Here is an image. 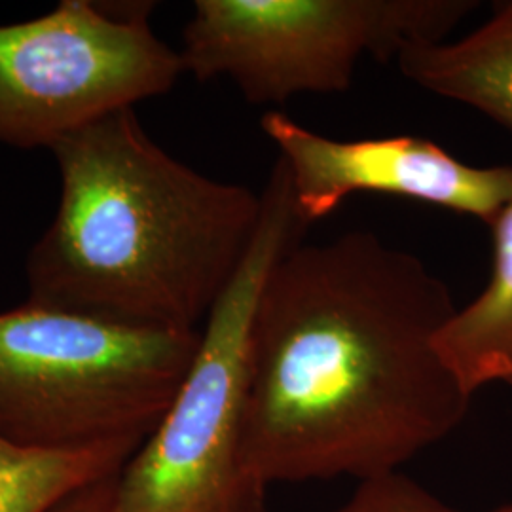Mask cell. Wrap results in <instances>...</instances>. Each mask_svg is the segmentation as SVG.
I'll use <instances>...</instances> for the list:
<instances>
[{
	"mask_svg": "<svg viewBox=\"0 0 512 512\" xmlns=\"http://www.w3.org/2000/svg\"><path fill=\"white\" fill-rule=\"evenodd\" d=\"M456 313L420 256L353 230L298 241L256 300L243 454L264 484L399 473L446 439L471 395L437 334Z\"/></svg>",
	"mask_w": 512,
	"mask_h": 512,
	"instance_id": "1",
	"label": "cell"
},
{
	"mask_svg": "<svg viewBox=\"0 0 512 512\" xmlns=\"http://www.w3.org/2000/svg\"><path fill=\"white\" fill-rule=\"evenodd\" d=\"M52 156L59 202L27 255L25 302L202 330L249 255L262 192L177 160L135 109L76 131Z\"/></svg>",
	"mask_w": 512,
	"mask_h": 512,
	"instance_id": "2",
	"label": "cell"
},
{
	"mask_svg": "<svg viewBox=\"0 0 512 512\" xmlns=\"http://www.w3.org/2000/svg\"><path fill=\"white\" fill-rule=\"evenodd\" d=\"M200 334L31 302L0 311V439L38 450H139L183 384Z\"/></svg>",
	"mask_w": 512,
	"mask_h": 512,
	"instance_id": "3",
	"label": "cell"
},
{
	"mask_svg": "<svg viewBox=\"0 0 512 512\" xmlns=\"http://www.w3.org/2000/svg\"><path fill=\"white\" fill-rule=\"evenodd\" d=\"M308 226L275 160L249 255L209 313L173 403L118 476L110 512H266L268 486L243 454L251 325L275 260Z\"/></svg>",
	"mask_w": 512,
	"mask_h": 512,
	"instance_id": "4",
	"label": "cell"
},
{
	"mask_svg": "<svg viewBox=\"0 0 512 512\" xmlns=\"http://www.w3.org/2000/svg\"><path fill=\"white\" fill-rule=\"evenodd\" d=\"M473 0H198L179 50L184 74L226 78L251 105L340 93L359 63L448 40Z\"/></svg>",
	"mask_w": 512,
	"mask_h": 512,
	"instance_id": "5",
	"label": "cell"
},
{
	"mask_svg": "<svg viewBox=\"0 0 512 512\" xmlns=\"http://www.w3.org/2000/svg\"><path fill=\"white\" fill-rule=\"evenodd\" d=\"M154 4L61 0L0 25V145L52 152L76 131L169 92L179 50L150 25Z\"/></svg>",
	"mask_w": 512,
	"mask_h": 512,
	"instance_id": "6",
	"label": "cell"
},
{
	"mask_svg": "<svg viewBox=\"0 0 512 512\" xmlns=\"http://www.w3.org/2000/svg\"><path fill=\"white\" fill-rule=\"evenodd\" d=\"M260 128L279 150L294 205L308 224L329 217L355 194L406 198L488 226L512 200V167L465 164L429 139H330L281 112H266Z\"/></svg>",
	"mask_w": 512,
	"mask_h": 512,
	"instance_id": "7",
	"label": "cell"
},
{
	"mask_svg": "<svg viewBox=\"0 0 512 512\" xmlns=\"http://www.w3.org/2000/svg\"><path fill=\"white\" fill-rule=\"evenodd\" d=\"M397 65L425 92L463 103L512 131V0L499 2L473 33L410 48Z\"/></svg>",
	"mask_w": 512,
	"mask_h": 512,
	"instance_id": "8",
	"label": "cell"
},
{
	"mask_svg": "<svg viewBox=\"0 0 512 512\" xmlns=\"http://www.w3.org/2000/svg\"><path fill=\"white\" fill-rule=\"evenodd\" d=\"M494 270L486 289L448 319L437 334V349L463 389L512 387V200L494 224Z\"/></svg>",
	"mask_w": 512,
	"mask_h": 512,
	"instance_id": "9",
	"label": "cell"
},
{
	"mask_svg": "<svg viewBox=\"0 0 512 512\" xmlns=\"http://www.w3.org/2000/svg\"><path fill=\"white\" fill-rule=\"evenodd\" d=\"M135 452L122 444L38 450L0 439V512H55L74 495L116 478Z\"/></svg>",
	"mask_w": 512,
	"mask_h": 512,
	"instance_id": "10",
	"label": "cell"
},
{
	"mask_svg": "<svg viewBox=\"0 0 512 512\" xmlns=\"http://www.w3.org/2000/svg\"><path fill=\"white\" fill-rule=\"evenodd\" d=\"M336 512H459L442 503L418 482L399 473L359 482L353 497ZM512 512V503L495 511Z\"/></svg>",
	"mask_w": 512,
	"mask_h": 512,
	"instance_id": "11",
	"label": "cell"
},
{
	"mask_svg": "<svg viewBox=\"0 0 512 512\" xmlns=\"http://www.w3.org/2000/svg\"><path fill=\"white\" fill-rule=\"evenodd\" d=\"M118 476L74 495L73 499H69L55 512H110Z\"/></svg>",
	"mask_w": 512,
	"mask_h": 512,
	"instance_id": "12",
	"label": "cell"
}]
</instances>
